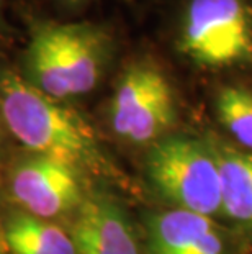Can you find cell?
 Returning <instances> with one entry per match:
<instances>
[{
  "label": "cell",
  "mask_w": 252,
  "mask_h": 254,
  "mask_svg": "<svg viewBox=\"0 0 252 254\" xmlns=\"http://www.w3.org/2000/svg\"><path fill=\"white\" fill-rule=\"evenodd\" d=\"M0 107L10 133L36 156L77 167L95 153L94 134L74 110L17 74H0Z\"/></svg>",
  "instance_id": "1"
},
{
  "label": "cell",
  "mask_w": 252,
  "mask_h": 254,
  "mask_svg": "<svg viewBox=\"0 0 252 254\" xmlns=\"http://www.w3.org/2000/svg\"><path fill=\"white\" fill-rule=\"evenodd\" d=\"M105 56L101 31L87 23H43L25 56V80L54 100L84 95L99 84Z\"/></svg>",
  "instance_id": "2"
},
{
  "label": "cell",
  "mask_w": 252,
  "mask_h": 254,
  "mask_svg": "<svg viewBox=\"0 0 252 254\" xmlns=\"http://www.w3.org/2000/svg\"><path fill=\"white\" fill-rule=\"evenodd\" d=\"M148 174L177 208L210 218L221 212V182L214 151L194 138L160 141L148 156Z\"/></svg>",
  "instance_id": "3"
},
{
  "label": "cell",
  "mask_w": 252,
  "mask_h": 254,
  "mask_svg": "<svg viewBox=\"0 0 252 254\" xmlns=\"http://www.w3.org/2000/svg\"><path fill=\"white\" fill-rule=\"evenodd\" d=\"M180 48L192 61L223 67L252 56V18L243 0H190Z\"/></svg>",
  "instance_id": "4"
},
{
  "label": "cell",
  "mask_w": 252,
  "mask_h": 254,
  "mask_svg": "<svg viewBox=\"0 0 252 254\" xmlns=\"http://www.w3.org/2000/svg\"><path fill=\"white\" fill-rule=\"evenodd\" d=\"M175 120L172 87L157 67L136 63L121 75L110 105L113 131L131 143H151Z\"/></svg>",
  "instance_id": "5"
},
{
  "label": "cell",
  "mask_w": 252,
  "mask_h": 254,
  "mask_svg": "<svg viewBox=\"0 0 252 254\" xmlns=\"http://www.w3.org/2000/svg\"><path fill=\"white\" fill-rule=\"evenodd\" d=\"M12 192L38 218L57 217L80 203L76 167L43 156H35L17 167L12 177Z\"/></svg>",
  "instance_id": "6"
},
{
  "label": "cell",
  "mask_w": 252,
  "mask_h": 254,
  "mask_svg": "<svg viewBox=\"0 0 252 254\" xmlns=\"http://www.w3.org/2000/svg\"><path fill=\"white\" fill-rule=\"evenodd\" d=\"M72 240L76 254H139L125 213L105 197L80 205Z\"/></svg>",
  "instance_id": "7"
},
{
  "label": "cell",
  "mask_w": 252,
  "mask_h": 254,
  "mask_svg": "<svg viewBox=\"0 0 252 254\" xmlns=\"http://www.w3.org/2000/svg\"><path fill=\"white\" fill-rule=\"evenodd\" d=\"M213 226L203 215L182 208L165 210L151 217L148 240L151 254H190L192 248Z\"/></svg>",
  "instance_id": "8"
},
{
  "label": "cell",
  "mask_w": 252,
  "mask_h": 254,
  "mask_svg": "<svg viewBox=\"0 0 252 254\" xmlns=\"http://www.w3.org/2000/svg\"><path fill=\"white\" fill-rule=\"evenodd\" d=\"M221 212L244 226H252V153L219 151Z\"/></svg>",
  "instance_id": "9"
},
{
  "label": "cell",
  "mask_w": 252,
  "mask_h": 254,
  "mask_svg": "<svg viewBox=\"0 0 252 254\" xmlns=\"http://www.w3.org/2000/svg\"><path fill=\"white\" fill-rule=\"evenodd\" d=\"M5 243L12 254H76L71 235L38 217H17L5 228Z\"/></svg>",
  "instance_id": "10"
},
{
  "label": "cell",
  "mask_w": 252,
  "mask_h": 254,
  "mask_svg": "<svg viewBox=\"0 0 252 254\" xmlns=\"http://www.w3.org/2000/svg\"><path fill=\"white\" fill-rule=\"evenodd\" d=\"M218 115L238 141L252 148V94L241 87H226L218 95Z\"/></svg>",
  "instance_id": "11"
},
{
  "label": "cell",
  "mask_w": 252,
  "mask_h": 254,
  "mask_svg": "<svg viewBox=\"0 0 252 254\" xmlns=\"http://www.w3.org/2000/svg\"><path fill=\"white\" fill-rule=\"evenodd\" d=\"M190 254H224L223 238L219 236L214 226H211L205 235H202L200 240L192 248Z\"/></svg>",
  "instance_id": "12"
},
{
  "label": "cell",
  "mask_w": 252,
  "mask_h": 254,
  "mask_svg": "<svg viewBox=\"0 0 252 254\" xmlns=\"http://www.w3.org/2000/svg\"><path fill=\"white\" fill-rule=\"evenodd\" d=\"M0 254H3V246H2V241H0Z\"/></svg>",
  "instance_id": "13"
},
{
  "label": "cell",
  "mask_w": 252,
  "mask_h": 254,
  "mask_svg": "<svg viewBox=\"0 0 252 254\" xmlns=\"http://www.w3.org/2000/svg\"><path fill=\"white\" fill-rule=\"evenodd\" d=\"M2 3H3V0H0V7H2Z\"/></svg>",
  "instance_id": "14"
}]
</instances>
